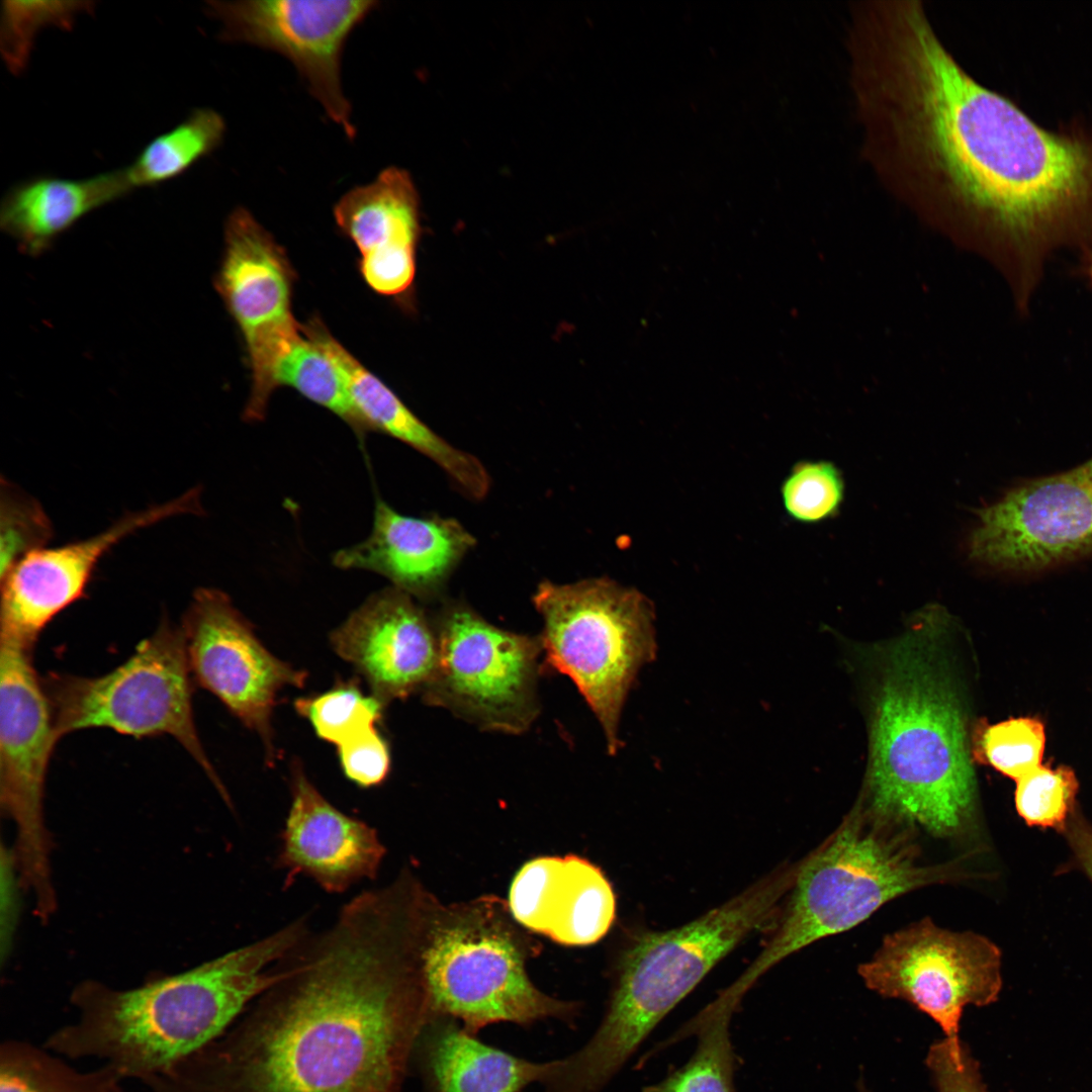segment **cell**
<instances>
[{"mask_svg":"<svg viewBox=\"0 0 1092 1092\" xmlns=\"http://www.w3.org/2000/svg\"><path fill=\"white\" fill-rule=\"evenodd\" d=\"M200 512V489L192 487L169 502L128 513L91 537L28 554L0 577V635L34 646L58 615L86 597L98 563L121 540L170 518Z\"/></svg>","mask_w":1092,"mask_h":1092,"instance_id":"2e32d148","label":"cell"},{"mask_svg":"<svg viewBox=\"0 0 1092 1092\" xmlns=\"http://www.w3.org/2000/svg\"><path fill=\"white\" fill-rule=\"evenodd\" d=\"M54 525L41 504L10 479H0V577L28 554L47 547Z\"/></svg>","mask_w":1092,"mask_h":1092,"instance_id":"4dcf8cb0","label":"cell"},{"mask_svg":"<svg viewBox=\"0 0 1092 1092\" xmlns=\"http://www.w3.org/2000/svg\"><path fill=\"white\" fill-rule=\"evenodd\" d=\"M1063 833L1072 850L1075 864L1092 882V825L1075 811Z\"/></svg>","mask_w":1092,"mask_h":1092,"instance_id":"8d00e7d4","label":"cell"},{"mask_svg":"<svg viewBox=\"0 0 1092 1092\" xmlns=\"http://www.w3.org/2000/svg\"><path fill=\"white\" fill-rule=\"evenodd\" d=\"M1078 789L1072 768L1041 764L1016 781L1015 808L1028 826L1063 832L1076 811Z\"/></svg>","mask_w":1092,"mask_h":1092,"instance_id":"1f68e13d","label":"cell"},{"mask_svg":"<svg viewBox=\"0 0 1092 1092\" xmlns=\"http://www.w3.org/2000/svg\"><path fill=\"white\" fill-rule=\"evenodd\" d=\"M376 830L334 807L301 767H292L291 805L276 864L287 884L303 876L340 894L376 878L385 855Z\"/></svg>","mask_w":1092,"mask_h":1092,"instance_id":"d6986e66","label":"cell"},{"mask_svg":"<svg viewBox=\"0 0 1092 1092\" xmlns=\"http://www.w3.org/2000/svg\"><path fill=\"white\" fill-rule=\"evenodd\" d=\"M335 221L359 251V272L375 293L402 308L414 307L420 199L410 174L382 170L370 183L345 193L334 206Z\"/></svg>","mask_w":1092,"mask_h":1092,"instance_id":"ac0fdd59","label":"cell"},{"mask_svg":"<svg viewBox=\"0 0 1092 1092\" xmlns=\"http://www.w3.org/2000/svg\"><path fill=\"white\" fill-rule=\"evenodd\" d=\"M338 751L344 774L360 787L378 786L389 772V747L375 727L340 744Z\"/></svg>","mask_w":1092,"mask_h":1092,"instance_id":"e575fe53","label":"cell"},{"mask_svg":"<svg viewBox=\"0 0 1092 1092\" xmlns=\"http://www.w3.org/2000/svg\"><path fill=\"white\" fill-rule=\"evenodd\" d=\"M42 684L58 739L93 728L138 739L172 736L230 804L197 733L192 705L194 681L182 631L167 616L112 670L97 676L50 672Z\"/></svg>","mask_w":1092,"mask_h":1092,"instance_id":"ba28073f","label":"cell"},{"mask_svg":"<svg viewBox=\"0 0 1092 1092\" xmlns=\"http://www.w3.org/2000/svg\"><path fill=\"white\" fill-rule=\"evenodd\" d=\"M509 898L519 923L567 945L595 943L616 917L610 882L600 868L576 855L528 861L516 875Z\"/></svg>","mask_w":1092,"mask_h":1092,"instance_id":"ffe728a7","label":"cell"},{"mask_svg":"<svg viewBox=\"0 0 1092 1092\" xmlns=\"http://www.w3.org/2000/svg\"><path fill=\"white\" fill-rule=\"evenodd\" d=\"M500 910L486 901L442 908L428 899L419 960L431 1016L460 1020L472 1034L498 1022L572 1020L575 1004L531 982L525 945Z\"/></svg>","mask_w":1092,"mask_h":1092,"instance_id":"8992f818","label":"cell"},{"mask_svg":"<svg viewBox=\"0 0 1092 1092\" xmlns=\"http://www.w3.org/2000/svg\"><path fill=\"white\" fill-rule=\"evenodd\" d=\"M33 646L0 635V801L16 826L15 867L47 920L56 909L51 878L52 841L43 795L58 742L51 705L34 668Z\"/></svg>","mask_w":1092,"mask_h":1092,"instance_id":"9c48e42d","label":"cell"},{"mask_svg":"<svg viewBox=\"0 0 1092 1092\" xmlns=\"http://www.w3.org/2000/svg\"><path fill=\"white\" fill-rule=\"evenodd\" d=\"M918 830L874 811L862 800L856 803L833 833L798 863L778 930L731 989L744 996L782 960L855 927L887 902L965 878L956 860L922 859Z\"/></svg>","mask_w":1092,"mask_h":1092,"instance_id":"5b68a950","label":"cell"},{"mask_svg":"<svg viewBox=\"0 0 1092 1092\" xmlns=\"http://www.w3.org/2000/svg\"><path fill=\"white\" fill-rule=\"evenodd\" d=\"M970 557L1008 571L1050 568L1092 552V458L1025 482L978 511Z\"/></svg>","mask_w":1092,"mask_h":1092,"instance_id":"5bb4252c","label":"cell"},{"mask_svg":"<svg viewBox=\"0 0 1092 1092\" xmlns=\"http://www.w3.org/2000/svg\"><path fill=\"white\" fill-rule=\"evenodd\" d=\"M225 122L210 108L195 109L170 130L156 136L126 168L133 186H153L173 179L222 142Z\"/></svg>","mask_w":1092,"mask_h":1092,"instance_id":"484cf974","label":"cell"},{"mask_svg":"<svg viewBox=\"0 0 1092 1092\" xmlns=\"http://www.w3.org/2000/svg\"><path fill=\"white\" fill-rule=\"evenodd\" d=\"M411 901L387 885L349 901L280 981L218 1037L141 1082L151 1092H402L430 1019Z\"/></svg>","mask_w":1092,"mask_h":1092,"instance_id":"6da1fadb","label":"cell"},{"mask_svg":"<svg viewBox=\"0 0 1092 1092\" xmlns=\"http://www.w3.org/2000/svg\"><path fill=\"white\" fill-rule=\"evenodd\" d=\"M383 706L373 695L365 696L354 681L295 702L296 711L309 721L316 735L337 746L375 727Z\"/></svg>","mask_w":1092,"mask_h":1092,"instance_id":"f546056e","label":"cell"},{"mask_svg":"<svg viewBox=\"0 0 1092 1092\" xmlns=\"http://www.w3.org/2000/svg\"><path fill=\"white\" fill-rule=\"evenodd\" d=\"M844 484L839 470L827 461H801L781 486L787 514L801 523H818L839 510Z\"/></svg>","mask_w":1092,"mask_h":1092,"instance_id":"836d02e7","label":"cell"},{"mask_svg":"<svg viewBox=\"0 0 1092 1092\" xmlns=\"http://www.w3.org/2000/svg\"><path fill=\"white\" fill-rule=\"evenodd\" d=\"M274 384L276 389L280 386L295 389L303 397L335 414L359 436L369 432L354 406L338 367L303 333L279 361Z\"/></svg>","mask_w":1092,"mask_h":1092,"instance_id":"83f0119b","label":"cell"},{"mask_svg":"<svg viewBox=\"0 0 1092 1092\" xmlns=\"http://www.w3.org/2000/svg\"><path fill=\"white\" fill-rule=\"evenodd\" d=\"M297 919L272 934L189 971L129 990L94 980L74 987L77 1019L43 1046L70 1059L97 1058L140 1081L223 1033L286 973V958L308 936Z\"/></svg>","mask_w":1092,"mask_h":1092,"instance_id":"7a4b0ae2","label":"cell"},{"mask_svg":"<svg viewBox=\"0 0 1092 1092\" xmlns=\"http://www.w3.org/2000/svg\"><path fill=\"white\" fill-rule=\"evenodd\" d=\"M533 602L543 622L539 638L547 664L573 681L601 724L608 752L616 754L626 699L657 654L652 603L608 577L544 581Z\"/></svg>","mask_w":1092,"mask_h":1092,"instance_id":"52a82bcc","label":"cell"},{"mask_svg":"<svg viewBox=\"0 0 1092 1092\" xmlns=\"http://www.w3.org/2000/svg\"><path fill=\"white\" fill-rule=\"evenodd\" d=\"M377 5L374 0H209L204 9L221 24L220 39L287 58L330 119L353 139L356 129L342 85V53L351 32Z\"/></svg>","mask_w":1092,"mask_h":1092,"instance_id":"4fadbf2b","label":"cell"},{"mask_svg":"<svg viewBox=\"0 0 1092 1092\" xmlns=\"http://www.w3.org/2000/svg\"><path fill=\"white\" fill-rule=\"evenodd\" d=\"M734 1011L709 1004L692 1020L698 1043L692 1057L642 1092H735L736 1055L730 1022Z\"/></svg>","mask_w":1092,"mask_h":1092,"instance_id":"4316f807","label":"cell"},{"mask_svg":"<svg viewBox=\"0 0 1092 1092\" xmlns=\"http://www.w3.org/2000/svg\"><path fill=\"white\" fill-rule=\"evenodd\" d=\"M926 1064L938 1092H989L967 1046L958 1059L946 1039L938 1040L930 1045Z\"/></svg>","mask_w":1092,"mask_h":1092,"instance_id":"d590c367","label":"cell"},{"mask_svg":"<svg viewBox=\"0 0 1092 1092\" xmlns=\"http://www.w3.org/2000/svg\"><path fill=\"white\" fill-rule=\"evenodd\" d=\"M301 329L338 367L368 431L382 432L426 455L469 497L479 499L487 493L489 476L481 462L447 443L421 421L331 334L318 316L309 318Z\"/></svg>","mask_w":1092,"mask_h":1092,"instance_id":"7402d4cb","label":"cell"},{"mask_svg":"<svg viewBox=\"0 0 1092 1092\" xmlns=\"http://www.w3.org/2000/svg\"><path fill=\"white\" fill-rule=\"evenodd\" d=\"M94 5L91 1H4L0 50L8 70L15 75L25 70L40 30L71 29L78 16L89 13Z\"/></svg>","mask_w":1092,"mask_h":1092,"instance_id":"f1b7e54d","label":"cell"},{"mask_svg":"<svg viewBox=\"0 0 1092 1092\" xmlns=\"http://www.w3.org/2000/svg\"><path fill=\"white\" fill-rule=\"evenodd\" d=\"M938 608L923 611L887 658L871 727L862 801L935 837L967 832L977 784L961 698L934 635Z\"/></svg>","mask_w":1092,"mask_h":1092,"instance_id":"3957f363","label":"cell"},{"mask_svg":"<svg viewBox=\"0 0 1092 1092\" xmlns=\"http://www.w3.org/2000/svg\"><path fill=\"white\" fill-rule=\"evenodd\" d=\"M296 273L282 246L244 207L229 215L214 285L236 322L249 358L246 422L265 419L280 359L302 334L292 312Z\"/></svg>","mask_w":1092,"mask_h":1092,"instance_id":"7c38bea8","label":"cell"},{"mask_svg":"<svg viewBox=\"0 0 1092 1092\" xmlns=\"http://www.w3.org/2000/svg\"><path fill=\"white\" fill-rule=\"evenodd\" d=\"M797 864L783 866L724 904L625 950L607 1012L589 1040L562 1059L556 1092H601L658 1023L789 894Z\"/></svg>","mask_w":1092,"mask_h":1092,"instance_id":"277c9868","label":"cell"},{"mask_svg":"<svg viewBox=\"0 0 1092 1092\" xmlns=\"http://www.w3.org/2000/svg\"><path fill=\"white\" fill-rule=\"evenodd\" d=\"M857 973L881 996L908 1001L943 1030L960 1053V1020L968 1005L995 1002L1002 988L1001 951L973 931H951L929 917L886 935Z\"/></svg>","mask_w":1092,"mask_h":1092,"instance_id":"8fae6325","label":"cell"},{"mask_svg":"<svg viewBox=\"0 0 1092 1092\" xmlns=\"http://www.w3.org/2000/svg\"><path fill=\"white\" fill-rule=\"evenodd\" d=\"M1087 257H1088V274L1092 279V254H1090Z\"/></svg>","mask_w":1092,"mask_h":1092,"instance_id":"74e56055","label":"cell"},{"mask_svg":"<svg viewBox=\"0 0 1092 1092\" xmlns=\"http://www.w3.org/2000/svg\"><path fill=\"white\" fill-rule=\"evenodd\" d=\"M331 643L383 705L423 693L435 673V627L412 597L396 587L369 598L332 632Z\"/></svg>","mask_w":1092,"mask_h":1092,"instance_id":"e0dca14e","label":"cell"},{"mask_svg":"<svg viewBox=\"0 0 1092 1092\" xmlns=\"http://www.w3.org/2000/svg\"><path fill=\"white\" fill-rule=\"evenodd\" d=\"M111 1067L79 1072L50 1050L20 1039L0 1045V1092H124Z\"/></svg>","mask_w":1092,"mask_h":1092,"instance_id":"d4e9b609","label":"cell"},{"mask_svg":"<svg viewBox=\"0 0 1092 1092\" xmlns=\"http://www.w3.org/2000/svg\"><path fill=\"white\" fill-rule=\"evenodd\" d=\"M423 1035L430 1092H522L534 1082L544 1084L560 1062L518 1058L480 1041L445 1016H431Z\"/></svg>","mask_w":1092,"mask_h":1092,"instance_id":"cb8c5ba5","label":"cell"},{"mask_svg":"<svg viewBox=\"0 0 1092 1092\" xmlns=\"http://www.w3.org/2000/svg\"><path fill=\"white\" fill-rule=\"evenodd\" d=\"M474 544L454 519L408 517L378 500L370 535L339 550L333 563L378 573L411 597L428 598Z\"/></svg>","mask_w":1092,"mask_h":1092,"instance_id":"44dd1931","label":"cell"},{"mask_svg":"<svg viewBox=\"0 0 1092 1092\" xmlns=\"http://www.w3.org/2000/svg\"><path fill=\"white\" fill-rule=\"evenodd\" d=\"M435 630L438 659L424 701L484 730H528L540 711V638L496 627L460 604L442 612Z\"/></svg>","mask_w":1092,"mask_h":1092,"instance_id":"30bf717a","label":"cell"},{"mask_svg":"<svg viewBox=\"0 0 1092 1092\" xmlns=\"http://www.w3.org/2000/svg\"><path fill=\"white\" fill-rule=\"evenodd\" d=\"M1044 746V725L1033 717L1010 718L988 725L979 738L983 760L1015 781L1042 764Z\"/></svg>","mask_w":1092,"mask_h":1092,"instance_id":"d6a6232c","label":"cell"},{"mask_svg":"<svg viewBox=\"0 0 1092 1092\" xmlns=\"http://www.w3.org/2000/svg\"><path fill=\"white\" fill-rule=\"evenodd\" d=\"M133 189L126 168L84 179L33 177L6 192L0 226L20 251L38 256L83 216Z\"/></svg>","mask_w":1092,"mask_h":1092,"instance_id":"603a6c76","label":"cell"},{"mask_svg":"<svg viewBox=\"0 0 1092 1092\" xmlns=\"http://www.w3.org/2000/svg\"><path fill=\"white\" fill-rule=\"evenodd\" d=\"M180 628L194 684L255 731L272 758L276 698L284 688L302 687L306 673L270 653L220 589H196Z\"/></svg>","mask_w":1092,"mask_h":1092,"instance_id":"9a60e30c","label":"cell"}]
</instances>
